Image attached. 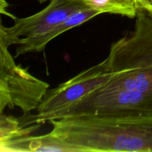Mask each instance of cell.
<instances>
[{
    "mask_svg": "<svg viewBox=\"0 0 152 152\" xmlns=\"http://www.w3.org/2000/svg\"><path fill=\"white\" fill-rule=\"evenodd\" d=\"M134 31L110 48L106 62L111 80L98 90L137 91L152 96V14L140 9Z\"/></svg>",
    "mask_w": 152,
    "mask_h": 152,
    "instance_id": "obj_2",
    "label": "cell"
},
{
    "mask_svg": "<svg viewBox=\"0 0 152 152\" xmlns=\"http://www.w3.org/2000/svg\"><path fill=\"white\" fill-rule=\"evenodd\" d=\"M140 9L152 12V0H136Z\"/></svg>",
    "mask_w": 152,
    "mask_h": 152,
    "instance_id": "obj_11",
    "label": "cell"
},
{
    "mask_svg": "<svg viewBox=\"0 0 152 152\" xmlns=\"http://www.w3.org/2000/svg\"><path fill=\"white\" fill-rule=\"evenodd\" d=\"M49 123L52 134L80 152H152V113L73 116Z\"/></svg>",
    "mask_w": 152,
    "mask_h": 152,
    "instance_id": "obj_1",
    "label": "cell"
},
{
    "mask_svg": "<svg viewBox=\"0 0 152 152\" xmlns=\"http://www.w3.org/2000/svg\"><path fill=\"white\" fill-rule=\"evenodd\" d=\"M152 113V96L137 91L96 90L61 110L50 120L91 114Z\"/></svg>",
    "mask_w": 152,
    "mask_h": 152,
    "instance_id": "obj_5",
    "label": "cell"
},
{
    "mask_svg": "<svg viewBox=\"0 0 152 152\" xmlns=\"http://www.w3.org/2000/svg\"><path fill=\"white\" fill-rule=\"evenodd\" d=\"M98 15H99L98 12L87 7H83L76 10L65 20L56 25L42 35L30 39H21L16 49L15 57L31 52L42 51L45 48L48 43L53 39L56 38L68 30L75 28Z\"/></svg>",
    "mask_w": 152,
    "mask_h": 152,
    "instance_id": "obj_7",
    "label": "cell"
},
{
    "mask_svg": "<svg viewBox=\"0 0 152 152\" xmlns=\"http://www.w3.org/2000/svg\"><path fill=\"white\" fill-rule=\"evenodd\" d=\"M39 128V125L22 126L19 119L1 113L0 116V142L28 136Z\"/></svg>",
    "mask_w": 152,
    "mask_h": 152,
    "instance_id": "obj_10",
    "label": "cell"
},
{
    "mask_svg": "<svg viewBox=\"0 0 152 152\" xmlns=\"http://www.w3.org/2000/svg\"><path fill=\"white\" fill-rule=\"evenodd\" d=\"M48 88L49 84L17 65L8 47L0 44V112L18 107L29 114L37 109Z\"/></svg>",
    "mask_w": 152,
    "mask_h": 152,
    "instance_id": "obj_3",
    "label": "cell"
},
{
    "mask_svg": "<svg viewBox=\"0 0 152 152\" xmlns=\"http://www.w3.org/2000/svg\"><path fill=\"white\" fill-rule=\"evenodd\" d=\"M1 152H80L74 145L52 134L28 136L0 142Z\"/></svg>",
    "mask_w": 152,
    "mask_h": 152,
    "instance_id": "obj_8",
    "label": "cell"
},
{
    "mask_svg": "<svg viewBox=\"0 0 152 152\" xmlns=\"http://www.w3.org/2000/svg\"><path fill=\"white\" fill-rule=\"evenodd\" d=\"M87 8L101 13H112L133 19L137 16L139 6L136 0H76Z\"/></svg>",
    "mask_w": 152,
    "mask_h": 152,
    "instance_id": "obj_9",
    "label": "cell"
},
{
    "mask_svg": "<svg viewBox=\"0 0 152 152\" xmlns=\"http://www.w3.org/2000/svg\"><path fill=\"white\" fill-rule=\"evenodd\" d=\"M37 1H38L39 3H41V4H42V3L45 2V1H49V0H37Z\"/></svg>",
    "mask_w": 152,
    "mask_h": 152,
    "instance_id": "obj_12",
    "label": "cell"
},
{
    "mask_svg": "<svg viewBox=\"0 0 152 152\" xmlns=\"http://www.w3.org/2000/svg\"><path fill=\"white\" fill-rule=\"evenodd\" d=\"M83 7H86L76 0H50L47 7L36 14L13 19L12 27L6 28L1 24L0 44L9 48L18 45L21 39H30L42 35Z\"/></svg>",
    "mask_w": 152,
    "mask_h": 152,
    "instance_id": "obj_6",
    "label": "cell"
},
{
    "mask_svg": "<svg viewBox=\"0 0 152 152\" xmlns=\"http://www.w3.org/2000/svg\"><path fill=\"white\" fill-rule=\"evenodd\" d=\"M111 77L112 74L108 71L106 59H104L57 87L48 89L37 108V114L30 115L25 121H20L21 125L25 127L32 123L41 124L49 122L53 114L100 88Z\"/></svg>",
    "mask_w": 152,
    "mask_h": 152,
    "instance_id": "obj_4",
    "label": "cell"
},
{
    "mask_svg": "<svg viewBox=\"0 0 152 152\" xmlns=\"http://www.w3.org/2000/svg\"><path fill=\"white\" fill-rule=\"evenodd\" d=\"M150 13H151V14H152V12H150Z\"/></svg>",
    "mask_w": 152,
    "mask_h": 152,
    "instance_id": "obj_13",
    "label": "cell"
}]
</instances>
